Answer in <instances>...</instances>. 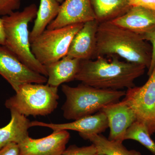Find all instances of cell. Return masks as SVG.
Returning a JSON list of instances; mask_svg holds the SVG:
<instances>
[{"instance_id":"obj_1","label":"cell","mask_w":155,"mask_h":155,"mask_svg":"<svg viewBox=\"0 0 155 155\" xmlns=\"http://www.w3.org/2000/svg\"><path fill=\"white\" fill-rule=\"evenodd\" d=\"M112 56L111 60L100 56L93 61L91 59L81 61L75 80L104 89L121 90L135 86L134 80L143 75L146 67L121 61L117 56Z\"/></svg>"},{"instance_id":"obj_2","label":"cell","mask_w":155,"mask_h":155,"mask_svg":"<svg viewBox=\"0 0 155 155\" xmlns=\"http://www.w3.org/2000/svg\"><path fill=\"white\" fill-rule=\"evenodd\" d=\"M152 48L141 35L109 21L100 22L97 34L94 57L119 56L127 62L149 69Z\"/></svg>"},{"instance_id":"obj_3","label":"cell","mask_w":155,"mask_h":155,"mask_svg":"<svg viewBox=\"0 0 155 155\" xmlns=\"http://www.w3.org/2000/svg\"><path fill=\"white\" fill-rule=\"evenodd\" d=\"M37 7L32 4L22 11H16L3 16L5 44L21 62L32 71L47 77L44 65L38 62L31 52L28 24L36 17Z\"/></svg>"},{"instance_id":"obj_4","label":"cell","mask_w":155,"mask_h":155,"mask_svg":"<svg viewBox=\"0 0 155 155\" xmlns=\"http://www.w3.org/2000/svg\"><path fill=\"white\" fill-rule=\"evenodd\" d=\"M61 90L66 97L62 108L63 116L73 121L99 112L126 94L124 91L98 88L83 83L75 87L63 84Z\"/></svg>"},{"instance_id":"obj_5","label":"cell","mask_w":155,"mask_h":155,"mask_svg":"<svg viewBox=\"0 0 155 155\" xmlns=\"http://www.w3.org/2000/svg\"><path fill=\"white\" fill-rule=\"evenodd\" d=\"M15 92L6 100L5 106L26 117L47 116L58 107V87L44 84L27 83Z\"/></svg>"},{"instance_id":"obj_6","label":"cell","mask_w":155,"mask_h":155,"mask_svg":"<svg viewBox=\"0 0 155 155\" xmlns=\"http://www.w3.org/2000/svg\"><path fill=\"white\" fill-rule=\"evenodd\" d=\"M84 23L73 24L54 29H46L31 43L33 55L45 66L67 55L70 44Z\"/></svg>"},{"instance_id":"obj_7","label":"cell","mask_w":155,"mask_h":155,"mask_svg":"<svg viewBox=\"0 0 155 155\" xmlns=\"http://www.w3.org/2000/svg\"><path fill=\"white\" fill-rule=\"evenodd\" d=\"M133 109L137 120L144 123L151 135L155 132V67L144 85L127 89L123 99Z\"/></svg>"},{"instance_id":"obj_8","label":"cell","mask_w":155,"mask_h":155,"mask_svg":"<svg viewBox=\"0 0 155 155\" xmlns=\"http://www.w3.org/2000/svg\"><path fill=\"white\" fill-rule=\"evenodd\" d=\"M0 75L15 92L27 83L44 84L48 78L26 67L5 46L0 45Z\"/></svg>"},{"instance_id":"obj_9","label":"cell","mask_w":155,"mask_h":155,"mask_svg":"<svg viewBox=\"0 0 155 155\" xmlns=\"http://www.w3.org/2000/svg\"><path fill=\"white\" fill-rule=\"evenodd\" d=\"M67 130L53 131L50 135L38 139L28 136L18 144L20 155H61L70 139Z\"/></svg>"},{"instance_id":"obj_10","label":"cell","mask_w":155,"mask_h":155,"mask_svg":"<svg viewBox=\"0 0 155 155\" xmlns=\"http://www.w3.org/2000/svg\"><path fill=\"white\" fill-rule=\"evenodd\" d=\"M101 111L107 119L110 128L108 139L123 142L127 129L137 120L133 109L122 100L105 106Z\"/></svg>"},{"instance_id":"obj_11","label":"cell","mask_w":155,"mask_h":155,"mask_svg":"<svg viewBox=\"0 0 155 155\" xmlns=\"http://www.w3.org/2000/svg\"><path fill=\"white\" fill-rule=\"evenodd\" d=\"M97 19L91 0H64L60 6L55 19L47 29L62 28L68 25Z\"/></svg>"},{"instance_id":"obj_12","label":"cell","mask_w":155,"mask_h":155,"mask_svg":"<svg viewBox=\"0 0 155 155\" xmlns=\"http://www.w3.org/2000/svg\"><path fill=\"white\" fill-rule=\"evenodd\" d=\"M31 127L41 126L48 127L53 131L75 130L79 133L82 138L87 135L101 134L108 128L107 119L105 114L101 111L69 123L54 124L34 121L31 122Z\"/></svg>"},{"instance_id":"obj_13","label":"cell","mask_w":155,"mask_h":155,"mask_svg":"<svg viewBox=\"0 0 155 155\" xmlns=\"http://www.w3.org/2000/svg\"><path fill=\"white\" fill-rule=\"evenodd\" d=\"M99 23L97 19L84 23L72 40L66 56L81 61L91 60L94 57Z\"/></svg>"},{"instance_id":"obj_14","label":"cell","mask_w":155,"mask_h":155,"mask_svg":"<svg viewBox=\"0 0 155 155\" xmlns=\"http://www.w3.org/2000/svg\"><path fill=\"white\" fill-rule=\"evenodd\" d=\"M110 21L142 35L155 30V12L142 7H131L124 14Z\"/></svg>"},{"instance_id":"obj_15","label":"cell","mask_w":155,"mask_h":155,"mask_svg":"<svg viewBox=\"0 0 155 155\" xmlns=\"http://www.w3.org/2000/svg\"><path fill=\"white\" fill-rule=\"evenodd\" d=\"M81 61L66 56L59 61L45 66L48 74L47 84L58 87L62 84L75 80Z\"/></svg>"},{"instance_id":"obj_16","label":"cell","mask_w":155,"mask_h":155,"mask_svg":"<svg viewBox=\"0 0 155 155\" xmlns=\"http://www.w3.org/2000/svg\"><path fill=\"white\" fill-rule=\"evenodd\" d=\"M11 119L8 125L0 128V149L11 143L19 144L28 136L31 121L17 111L10 110Z\"/></svg>"},{"instance_id":"obj_17","label":"cell","mask_w":155,"mask_h":155,"mask_svg":"<svg viewBox=\"0 0 155 155\" xmlns=\"http://www.w3.org/2000/svg\"><path fill=\"white\" fill-rule=\"evenodd\" d=\"M60 3L57 0H40L33 28L29 34L31 43L41 34L59 13Z\"/></svg>"},{"instance_id":"obj_18","label":"cell","mask_w":155,"mask_h":155,"mask_svg":"<svg viewBox=\"0 0 155 155\" xmlns=\"http://www.w3.org/2000/svg\"><path fill=\"white\" fill-rule=\"evenodd\" d=\"M100 22L109 21L124 14L129 9L127 0H91Z\"/></svg>"},{"instance_id":"obj_19","label":"cell","mask_w":155,"mask_h":155,"mask_svg":"<svg viewBox=\"0 0 155 155\" xmlns=\"http://www.w3.org/2000/svg\"><path fill=\"white\" fill-rule=\"evenodd\" d=\"M96 147L97 153L106 155H141L135 150H128L122 143L108 139L101 134H91L84 137Z\"/></svg>"},{"instance_id":"obj_20","label":"cell","mask_w":155,"mask_h":155,"mask_svg":"<svg viewBox=\"0 0 155 155\" xmlns=\"http://www.w3.org/2000/svg\"><path fill=\"white\" fill-rule=\"evenodd\" d=\"M150 136L144 123L137 120L127 129L125 140H132L138 142L155 155V142Z\"/></svg>"},{"instance_id":"obj_21","label":"cell","mask_w":155,"mask_h":155,"mask_svg":"<svg viewBox=\"0 0 155 155\" xmlns=\"http://www.w3.org/2000/svg\"><path fill=\"white\" fill-rule=\"evenodd\" d=\"M97 150L94 144L88 146L78 147L75 145H70L61 155H96Z\"/></svg>"},{"instance_id":"obj_22","label":"cell","mask_w":155,"mask_h":155,"mask_svg":"<svg viewBox=\"0 0 155 155\" xmlns=\"http://www.w3.org/2000/svg\"><path fill=\"white\" fill-rule=\"evenodd\" d=\"M21 0H0V15L5 16L20 8Z\"/></svg>"},{"instance_id":"obj_23","label":"cell","mask_w":155,"mask_h":155,"mask_svg":"<svg viewBox=\"0 0 155 155\" xmlns=\"http://www.w3.org/2000/svg\"><path fill=\"white\" fill-rule=\"evenodd\" d=\"M141 36L143 39L147 41H150L152 45V54L151 61L148 69V75L149 76L151 74L153 69L155 67V29L148 33L142 35Z\"/></svg>"},{"instance_id":"obj_24","label":"cell","mask_w":155,"mask_h":155,"mask_svg":"<svg viewBox=\"0 0 155 155\" xmlns=\"http://www.w3.org/2000/svg\"><path fill=\"white\" fill-rule=\"evenodd\" d=\"M127 1L130 7H142L155 12V0H127Z\"/></svg>"},{"instance_id":"obj_25","label":"cell","mask_w":155,"mask_h":155,"mask_svg":"<svg viewBox=\"0 0 155 155\" xmlns=\"http://www.w3.org/2000/svg\"><path fill=\"white\" fill-rule=\"evenodd\" d=\"M0 155H20L19 146L11 143L0 149Z\"/></svg>"},{"instance_id":"obj_26","label":"cell","mask_w":155,"mask_h":155,"mask_svg":"<svg viewBox=\"0 0 155 155\" xmlns=\"http://www.w3.org/2000/svg\"><path fill=\"white\" fill-rule=\"evenodd\" d=\"M5 33L2 19L0 17V45H5Z\"/></svg>"},{"instance_id":"obj_27","label":"cell","mask_w":155,"mask_h":155,"mask_svg":"<svg viewBox=\"0 0 155 155\" xmlns=\"http://www.w3.org/2000/svg\"><path fill=\"white\" fill-rule=\"evenodd\" d=\"M57 1L60 3V4H62L63 2H64V0H57Z\"/></svg>"},{"instance_id":"obj_28","label":"cell","mask_w":155,"mask_h":155,"mask_svg":"<svg viewBox=\"0 0 155 155\" xmlns=\"http://www.w3.org/2000/svg\"><path fill=\"white\" fill-rule=\"evenodd\" d=\"M96 155H106L103 153H97Z\"/></svg>"}]
</instances>
